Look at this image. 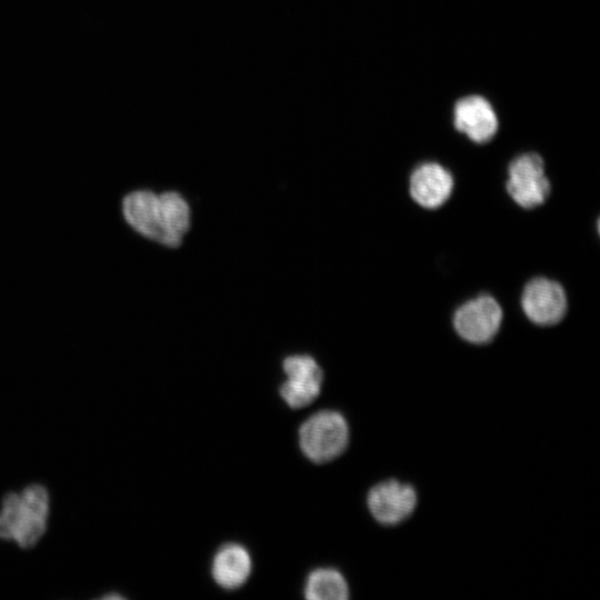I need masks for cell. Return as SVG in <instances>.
Returning <instances> with one entry per match:
<instances>
[{"instance_id": "cell-3", "label": "cell", "mask_w": 600, "mask_h": 600, "mask_svg": "<svg viewBox=\"0 0 600 600\" xmlns=\"http://www.w3.org/2000/svg\"><path fill=\"white\" fill-rule=\"evenodd\" d=\"M349 443V426L338 411L322 410L310 416L299 429V444L304 456L317 463L339 457Z\"/></svg>"}, {"instance_id": "cell-7", "label": "cell", "mask_w": 600, "mask_h": 600, "mask_svg": "<svg viewBox=\"0 0 600 600\" xmlns=\"http://www.w3.org/2000/svg\"><path fill=\"white\" fill-rule=\"evenodd\" d=\"M286 381L280 386V396L293 409L310 404L320 393L323 372L317 361L308 354L289 356L283 360Z\"/></svg>"}, {"instance_id": "cell-12", "label": "cell", "mask_w": 600, "mask_h": 600, "mask_svg": "<svg viewBox=\"0 0 600 600\" xmlns=\"http://www.w3.org/2000/svg\"><path fill=\"white\" fill-rule=\"evenodd\" d=\"M304 597L312 600H347L349 586L337 569L318 568L307 578Z\"/></svg>"}, {"instance_id": "cell-10", "label": "cell", "mask_w": 600, "mask_h": 600, "mask_svg": "<svg viewBox=\"0 0 600 600\" xmlns=\"http://www.w3.org/2000/svg\"><path fill=\"white\" fill-rule=\"evenodd\" d=\"M452 189L453 178L451 173L439 163H422L411 173L410 194L423 208H439L449 199Z\"/></svg>"}, {"instance_id": "cell-5", "label": "cell", "mask_w": 600, "mask_h": 600, "mask_svg": "<svg viewBox=\"0 0 600 600\" xmlns=\"http://www.w3.org/2000/svg\"><path fill=\"white\" fill-rule=\"evenodd\" d=\"M418 494L412 484L388 479L374 484L367 494L368 509L376 521L396 526L408 519L417 508Z\"/></svg>"}, {"instance_id": "cell-9", "label": "cell", "mask_w": 600, "mask_h": 600, "mask_svg": "<svg viewBox=\"0 0 600 600\" xmlns=\"http://www.w3.org/2000/svg\"><path fill=\"white\" fill-rule=\"evenodd\" d=\"M453 124L477 143L490 141L498 130V118L491 103L482 96L459 99L453 108Z\"/></svg>"}, {"instance_id": "cell-2", "label": "cell", "mask_w": 600, "mask_h": 600, "mask_svg": "<svg viewBox=\"0 0 600 600\" xmlns=\"http://www.w3.org/2000/svg\"><path fill=\"white\" fill-rule=\"evenodd\" d=\"M50 496L40 483L7 493L0 508V539L22 549L34 547L48 529Z\"/></svg>"}, {"instance_id": "cell-11", "label": "cell", "mask_w": 600, "mask_h": 600, "mask_svg": "<svg viewBox=\"0 0 600 600\" xmlns=\"http://www.w3.org/2000/svg\"><path fill=\"white\" fill-rule=\"evenodd\" d=\"M252 562L248 550L238 543L222 546L213 557L212 577L224 589L241 587L251 573Z\"/></svg>"}, {"instance_id": "cell-1", "label": "cell", "mask_w": 600, "mask_h": 600, "mask_svg": "<svg viewBox=\"0 0 600 600\" xmlns=\"http://www.w3.org/2000/svg\"><path fill=\"white\" fill-rule=\"evenodd\" d=\"M120 216L138 236L177 248L190 228V207L177 191L136 189L120 200Z\"/></svg>"}, {"instance_id": "cell-6", "label": "cell", "mask_w": 600, "mask_h": 600, "mask_svg": "<svg viewBox=\"0 0 600 600\" xmlns=\"http://www.w3.org/2000/svg\"><path fill=\"white\" fill-rule=\"evenodd\" d=\"M502 309L494 298L481 294L463 303L454 313L453 327L466 341L482 344L500 329Z\"/></svg>"}, {"instance_id": "cell-4", "label": "cell", "mask_w": 600, "mask_h": 600, "mask_svg": "<svg viewBox=\"0 0 600 600\" xmlns=\"http://www.w3.org/2000/svg\"><path fill=\"white\" fill-rule=\"evenodd\" d=\"M506 188L512 200L524 209L542 204L550 193L542 158L533 152L514 158L508 168Z\"/></svg>"}, {"instance_id": "cell-8", "label": "cell", "mask_w": 600, "mask_h": 600, "mask_svg": "<svg viewBox=\"0 0 600 600\" xmlns=\"http://www.w3.org/2000/svg\"><path fill=\"white\" fill-rule=\"evenodd\" d=\"M524 314L533 323L551 326L558 323L567 311L564 289L558 282L547 278L530 280L521 296Z\"/></svg>"}]
</instances>
